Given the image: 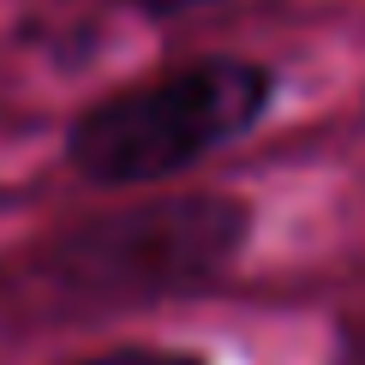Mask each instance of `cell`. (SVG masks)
<instances>
[{"label": "cell", "instance_id": "cell-2", "mask_svg": "<svg viewBox=\"0 0 365 365\" xmlns=\"http://www.w3.org/2000/svg\"><path fill=\"white\" fill-rule=\"evenodd\" d=\"M246 240V210L234 197H162L84 227L60 246L54 269L90 299H156L222 276Z\"/></svg>", "mask_w": 365, "mask_h": 365}, {"label": "cell", "instance_id": "cell-3", "mask_svg": "<svg viewBox=\"0 0 365 365\" xmlns=\"http://www.w3.org/2000/svg\"><path fill=\"white\" fill-rule=\"evenodd\" d=\"M84 365H204L197 354H168V347H120V354H96Z\"/></svg>", "mask_w": 365, "mask_h": 365}, {"label": "cell", "instance_id": "cell-4", "mask_svg": "<svg viewBox=\"0 0 365 365\" xmlns=\"http://www.w3.org/2000/svg\"><path fill=\"white\" fill-rule=\"evenodd\" d=\"M150 19H186V12H204V6H227V0H132Z\"/></svg>", "mask_w": 365, "mask_h": 365}, {"label": "cell", "instance_id": "cell-1", "mask_svg": "<svg viewBox=\"0 0 365 365\" xmlns=\"http://www.w3.org/2000/svg\"><path fill=\"white\" fill-rule=\"evenodd\" d=\"M269 96H276V78L257 60H192L102 96L72 126L66 156L102 186H144L252 132Z\"/></svg>", "mask_w": 365, "mask_h": 365}]
</instances>
